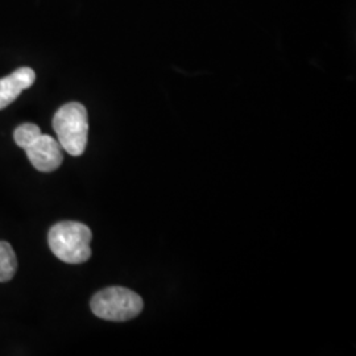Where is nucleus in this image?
<instances>
[{"instance_id":"39448f33","label":"nucleus","mask_w":356,"mask_h":356,"mask_svg":"<svg viewBox=\"0 0 356 356\" xmlns=\"http://www.w3.org/2000/svg\"><path fill=\"white\" fill-rule=\"evenodd\" d=\"M36 81V74L31 67H20L13 74L0 79V110L15 102L19 95L29 89Z\"/></svg>"},{"instance_id":"423d86ee","label":"nucleus","mask_w":356,"mask_h":356,"mask_svg":"<svg viewBox=\"0 0 356 356\" xmlns=\"http://www.w3.org/2000/svg\"><path fill=\"white\" fill-rule=\"evenodd\" d=\"M17 269V259L11 244L0 242V282L10 281Z\"/></svg>"},{"instance_id":"f257e3e1","label":"nucleus","mask_w":356,"mask_h":356,"mask_svg":"<svg viewBox=\"0 0 356 356\" xmlns=\"http://www.w3.org/2000/svg\"><path fill=\"white\" fill-rule=\"evenodd\" d=\"M91 229L79 222H60L49 229L51 252L67 264H82L91 256Z\"/></svg>"},{"instance_id":"7ed1b4c3","label":"nucleus","mask_w":356,"mask_h":356,"mask_svg":"<svg viewBox=\"0 0 356 356\" xmlns=\"http://www.w3.org/2000/svg\"><path fill=\"white\" fill-rule=\"evenodd\" d=\"M90 307L98 318L111 322H126L140 314L144 302L140 296L131 289L123 286H110L94 294Z\"/></svg>"},{"instance_id":"f03ea898","label":"nucleus","mask_w":356,"mask_h":356,"mask_svg":"<svg viewBox=\"0 0 356 356\" xmlns=\"http://www.w3.org/2000/svg\"><path fill=\"white\" fill-rule=\"evenodd\" d=\"M53 129L63 149L72 156H81L88 145L89 120L83 104L66 103L53 118Z\"/></svg>"},{"instance_id":"20e7f679","label":"nucleus","mask_w":356,"mask_h":356,"mask_svg":"<svg viewBox=\"0 0 356 356\" xmlns=\"http://www.w3.org/2000/svg\"><path fill=\"white\" fill-rule=\"evenodd\" d=\"M24 151L31 164L44 173H49L58 169L64 161L61 144L49 135L41 134Z\"/></svg>"},{"instance_id":"0eeeda50","label":"nucleus","mask_w":356,"mask_h":356,"mask_svg":"<svg viewBox=\"0 0 356 356\" xmlns=\"http://www.w3.org/2000/svg\"><path fill=\"white\" fill-rule=\"evenodd\" d=\"M40 135H41V131H40L38 126L33 124V123H24V124H22V126H19L15 129L13 139H15V143L17 144V147L26 149V147Z\"/></svg>"}]
</instances>
